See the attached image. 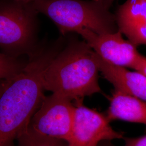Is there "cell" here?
I'll use <instances>...</instances> for the list:
<instances>
[{"instance_id":"cell-1","label":"cell","mask_w":146,"mask_h":146,"mask_svg":"<svg viewBox=\"0 0 146 146\" xmlns=\"http://www.w3.org/2000/svg\"><path fill=\"white\" fill-rule=\"evenodd\" d=\"M65 43L63 37L49 43L41 42L23 70L9 80L0 97V146H9L29 125L46 97V71Z\"/></svg>"},{"instance_id":"cell-2","label":"cell","mask_w":146,"mask_h":146,"mask_svg":"<svg viewBox=\"0 0 146 146\" xmlns=\"http://www.w3.org/2000/svg\"><path fill=\"white\" fill-rule=\"evenodd\" d=\"M96 54L85 41L72 40L49 65L44 76L45 90L61 95L73 102L101 93Z\"/></svg>"},{"instance_id":"cell-3","label":"cell","mask_w":146,"mask_h":146,"mask_svg":"<svg viewBox=\"0 0 146 146\" xmlns=\"http://www.w3.org/2000/svg\"><path fill=\"white\" fill-rule=\"evenodd\" d=\"M31 3L53 21L63 36L84 30L97 34L119 31L115 14L95 0H34Z\"/></svg>"},{"instance_id":"cell-4","label":"cell","mask_w":146,"mask_h":146,"mask_svg":"<svg viewBox=\"0 0 146 146\" xmlns=\"http://www.w3.org/2000/svg\"><path fill=\"white\" fill-rule=\"evenodd\" d=\"M37 14L31 3L0 0V48L3 53L29 58L36 51L41 43Z\"/></svg>"},{"instance_id":"cell-5","label":"cell","mask_w":146,"mask_h":146,"mask_svg":"<svg viewBox=\"0 0 146 146\" xmlns=\"http://www.w3.org/2000/svg\"><path fill=\"white\" fill-rule=\"evenodd\" d=\"M75 110L71 100L52 93L44 98L32 116L28 127L39 134L67 143L71 135Z\"/></svg>"},{"instance_id":"cell-6","label":"cell","mask_w":146,"mask_h":146,"mask_svg":"<svg viewBox=\"0 0 146 146\" xmlns=\"http://www.w3.org/2000/svg\"><path fill=\"white\" fill-rule=\"evenodd\" d=\"M74 104V118L67 146H99L101 141L124 139L123 133L111 127L105 114L85 106L83 101Z\"/></svg>"},{"instance_id":"cell-7","label":"cell","mask_w":146,"mask_h":146,"mask_svg":"<svg viewBox=\"0 0 146 146\" xmlns=\"http://www.w3.org/2000/svg\"><path fill=\"white\" fill-rule=\"evenodd\" d=\"M78 34L100 58L111 65L133 69L140 54L137 46L125 40L119 30L104 34L84 30Z\"/></svg>"},{"instance_id":"cell-8","label":"cell","mask_w":146,"mask_h":146,"mask_svg":"<svg viewBox=\"0 0 146 146\" xmlns=\"http://www.w3.org/2000/svg\"><path fill=\"white\" fill-rule=\"evenodd\" d=\"M118 29L136 46H146V0H127L115 12Z\"/></svg>"},{"instance_id":"cell-9","label":"cell","mask_w":146,"mask_h":146,"mask_svg":"<svg viewBox=\"0 0 146 146\" xmlns=\"http://www.w3.org/2000/svg\"><path fill=\"white\" fill-rule=\"evenodd\" d=\"M100 72L111 84L115 91L146 101V75L106 62L96 54Z\"/></svg>"},{"instance_id":"cell-10","label":"cell","mask_w":146,"mask_h":146,"mask_svg":"<svg viewBox=\"0 0 146 146\" xmlns=\"http://www.w3.org/2000/svg\"><path fill=\"white\" fill-rule=\"evenodd\" d=\"M105 115L110 122L121 120L146 126V101L114 90Z\"/></svg>"},{"instance_id":"cell-11","label":"cell","mask_w":146,"mask_h":146,"mask_svg":"<svg viewBox=\"0 0 146 146\" xmlns=\"http://www.w3.org/2000/svg\"><path fill=\"white\" fill-rule=\"evenodd\" d=\"M8 146H67V143L61 140L39 134L28 126Z\"/></svg>"},{"instance_id":"cell-12","label":"cell","mask_w":146,"mask_h":146,"mask_svg":"<svg viewBox=\"0 0 146 146\" xmlns=\"http://www.w3.org/2000/svg\"><path fill=\"white\" fill-rule=\"evenodd\" d=\"M28 60V58H15L0 52V80L14 78L23 70Z\"/></svg>"},{"instance_id":"cell-13","label":"cell","mask_w":146,"mask_h":146,"mask_svg":"<svg viewBox=\"0 0 146 146\" xmlns=\"http://www.w3.org/2000/svg\"><path fill=\"white\" fill-rule=\"evenodd\" d=\"M125 146H146V135L137 137H124Z\"/></svg>"},{"instance_id":"cell-14","label":"cell","mask_w":146,"mask_h":146,"mask_svg":"<svg viewBox=\"0 0 146 146\" xmlns=\"http://www.w3.org/2000/svg\"><path fill=\"white\" fill-rule=\"evenodd\" d=\"M134 70L140 72L146 75V57L140 54L135 66L133 68Z\"/></svg>"},{"instance_id":"cell-15","label":"cell","mask_w":146,"mask_h":146,"mask_svg":"<svg viewBox=\"0 0 146 146\" xmlns=\"http://www.w3.org/2000/svg\"><path fill=\"white\" fill-rule=\"evenodd\" d=\"M8 81L9 80H0V97L7 87Z\"/></svg>"},{"instance_id":"cell-16","label":"cell","mask_w":146,"mask_h":146,"mask_svg":"<svg viewBox=\"0 0 146 146\" xmlns=\"http://www.w3.org/2000/svg\"><path fill=\"white\" fill-rule=\"evenodd\" d=\"M101 2L106 8L110 9L115 0H95Z\"/></svg>"},{"instance_id":"cell-17","label":"cell","mask_w":146,"mask_h":146,"mask_svg":"<svg viewBox=\"0 0 146 146\" xmlns=\"http://www.w3.org/2000/svg\"><path fill=\"white\" fill-rule=\"evenodd\" d=\"M17 1H20L24 2L26 3H31L34 0H17Z\"/></svg>"}]
</instances>
